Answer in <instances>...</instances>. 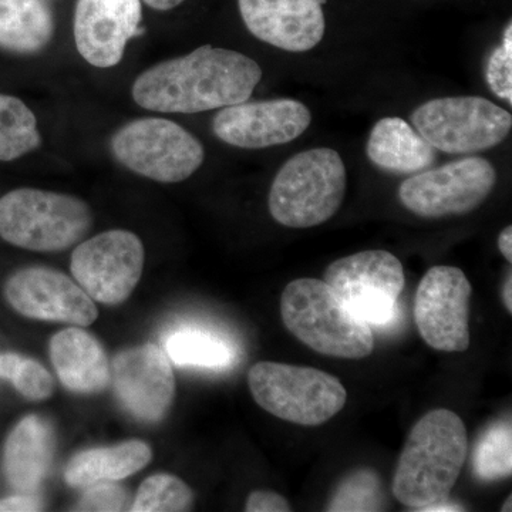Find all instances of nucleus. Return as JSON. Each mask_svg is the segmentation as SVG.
I'll return each instance as SVG.
<instances>
[{
    "mask_svg": "<svg viewBox=\"0 0 512 512\" xmlns=\"http://www.w3.org/2000/svg\"><path fill=\"white\" fill-rule=\"evenodd\" d=\"M504 305L508 312H512V276L508 275L503 291Z\"/></svg>",
    "mask_w": 512,
    "mask_h": 512,
    "instance_id": "f704fd0d",
    "label": "nucleus"
},
{
    "mask_svg": "<svg viewBox=\"0 0 512 512\" xmlns=\"http://www.w3.org/2000/svg\"><path fill=\"white\" fill-rule=\"evenodd\" d=\"M43 504L35 494H16L0 500V512L42 511Z\"/></svg>",
    "mask_w": 512,
    "mask_h": 512,
    "instance_id": "2f4dec72",
    "label": "nucleus"
},
{
    "mask_svg": "<svg viewBox=\"0 0 512 512\" xmlns=\"http://www.w3.org/2000/svg\"><path fill=\"white\" fill-rule=\"evenodd\" d=\"M468 453L466 424L447 409L431 410L416 424L394 471V498L406 507L423 511L447 501Z\"/></svg>",
    "mask_w": 512,
    "mask_h": 512,
    "instance_id": "f03ea898",
    "label": "nucleus"
},
{
    "mask_svg": "<svg viewBox=\"0 0 512 512\" xmlns=\"http://www.w3.org/2000/svg\"><path fill=\"white\" fill-rule=\"evenodd\" d=\"M333 292L372 328L393 323L406 276L400 259L387 251H363L340 258L326 268Z\"/></svg>",
    "mask_w": 512,
    "mask_h": 512,
    "instance_id": "1a4fd4ad",
    "label": "nucleus"
},
{
    "mask_svg": "<svg viewBox=\"0 0 512 512\" xmlns=\"http://www.w3.org/2000/svg\"><path fill=\"white\" fill-rule=\"evenodd\" d=\"M144 261L141 239L133 232L113 229L74 249L70 269L93 301L114 306L126 302L137 288Z\"/></svg>",
    "mask_w": 512,
    "mask_h": 512,
    "instance_id": "9b49d317",
    "label": "nucleus"
},
{
    "mask_svg": "<svg viewBox=\"0 0 512 512\" xmlns=\"http://www.w3.org/2000/svg\"><path fill=\"white\" fill-rule=\"evenodd\" d=\"M0 377L9 380L30 402H43L55 393V379L49 370L19 353L0 355Z\"/></svg>",
    "mask_w": 512,
    "mask_h": 512,
    "instance_id": "cd10ccee",
    "label": "nucleus"
},
{
    "mask_svg": "<svg viewBox=\"0 0 512 512\" xmlns=\"http://www.w3.org/2000/svg\"><path fill=\"white\" fill-rule=\"evenodd\" d=\"M436 148L407 121L386 117L377 121L367 141L366 153L380 170L396 175H414L436 161Z\"/></svg>",
    "mask_w": 512,
    "mask_h": 512,
    "instance_id": "aec40b11",
    "label": "nucleus"
},
{
    "mask_svg": "<svg viewBox=\"0 0 512 512\" xmlns=\"http://www.w3.org/2000/svg\"><path fill=\"white\" fill-rule=\"evenodd\" d=\"M261 79V66L251 57L207 45L146 70L131 94L146 110L195 114L248 101Z\"/></svg>",
    "mask_w": 512,
    "mask_h": 512,
    "instance_id": "f257e3e1",
    "label": "nucleus"
},
{
    "mask_svg": "<svg viewBox=\"0 0 512 512\" xmlns=\"http://www.w3.org/2000/svg\"><path fill=\"white\" fill-rule=\"evenodd\" d=\"M248 386L265 412L299 426L325 424L348 402L340 380L313 367L259 362L249 370Z\"/></svg>",
    "mask_w": 512,
    "mask_h": 512,
    "instance_id": "423d86ee",
    "label": "nucleus"
},
{
    "mask_svg": "<svg viewBox=\"0 0 512 512\" xmlns=\"http://www.w3.org/2000/svg\"><path fill=\"white\" fill-rule=\"evenodd\" d=\"M471 288L456 266H433L421 279L414 298V320L424 342L441 352L470 348Z\"/></svg>",
    "mask_w": 512,
    "mask_h": 512,
    "instance_id": "f8f14e48",
    "label": "nucleus"
},
{
    "mask_svg": "<svg viewBox=\"0 0 512 512\" xmlns=\"http://www.w3.org/2000/svg\"><path fill=\"white\" fill-rule=\"evenodd\" d=\"M164 343L165 355L180 367L221 370L235 362V350L227 340L204 330H175Z\"/></svg>",
    "mask_w": 512,
    "mask_h": 512,
    "instance_id": "5701e85b",
    "label": "nucleus"
},
{
    "mask_svg": "<svg viewBox=\"0 0 512 512\" xmlns=\"http://www.w3.org/2000/svg\"><path fill=\"white\" fill-rule=\"evenodd\" d=\"M153 460V450L140 440L80 451L64 470V480L74 488L99 483H116L134 476Z\"/></svg>",
    "mask_w": 512,
    "mask_h": 512,
    "instance_id": "412c9836",
    "label": "nucleus"
},
{
    "mask_svg": "<svg viewBox=\"0 0 512 512\" xmlns=\"http://www.w3.org/2000/svg\"><path fill=\"white\" fill-rule=\"evenodd\" d=\"M42 143L36 116L18 97L0 94V161L18 160Z\"/></svg>",
    "mask_w": 512,
    "mask_h": 512,
    "instance_id": "b1692460",
    "label": "nucleus"
},
{
    "mask_svg": "<svg viewBox=\"0 0 512 512\" xmlns=\"http://www.w3.org/2000/svg\"><path fill=\"white\" fill-rule=\"evenodd\" d=\"M424 512H441V511H463V508L460 505H451L447 504L446 501L443 503L430 505V507H426L423 510Z\"/></svg>",
    "mask_w": 512,
    "mask_h": 512,
    "instance_id": "c9c22d12",
    "label": "nucleus"
},
{
    "mask_svg": "<svg viewBox=\"0 0 512 512\" xmlns=\"http://www.w3.org/2000/svg\"><path fill=\"white\" fill-rule=\"evenodd\" d=\"M511 500H512V497L510 495V497H508V500L505 501V503H504L503 512H505V511L510 512L512 510V508H511Z\"/></svg>",
    "mask_w": 512,
    "mask_h": 512,
    "instance_id": "e433bc0d",
    "label": "nucleus"
},
{
    "mask_svg": "<svg viewBox=\"0 0 512 512\" xmlns=\"http://www.w3.org/2000/svg\"><path fill=\"white\" fill-rule=\"evenodd\" d=\"M497 184L490 161L467 157L412 175L400 185L406 210L421 218L466 215L480 207Z\"/></svg>",
    "mask_w": 512,
    "mask_h": 512,
    "instance_id": "9d476101",
    "label": "nucleus"
},
{
    "mask_svg": "<svg viewBox=\"0 0 512 512\" xmlns=\"http://www.w3.org/2000/svg\"><path fill=\"white\" fill-rule=\"evenodd\" d=\"M485 79L495 96L512 104V25L505 29L501 46L491 53Z\"/></svg>",
    "mask_w": 512,
    "mask_h": 512,
    "instance_id": "c85d7f7f",
    "label": "nucleus"
},
{
    "mask_svg": "<svg viewBox=\"0 0 512 512\" xmlns=\"http://www.w3.org/2000/svg\"><path fill=\"white\" fill-rule=\"evenodd\" d=\"M111 382L121 406L144 423H158L173 406V367L164 350L151 343L121 350L111 365Z\"/></svg>",
    "mask_w": 512,
    "mask_h": 512,
    "instance_id": "4468645a",
    "label": "nucleus"
},
{
    "mask_svg": "<svg viewBox=\"0 0 512 512\" xmlns=\"http://www.w3.org/2000/svg\"><path fill=\"white\" fill-rule=\"evenodd\" d=\"M498 249L501 254L508 262H512V227L508 225L501 231L500 237H498Z\"/></svg>",
    "mask_w": 512,
    "mask_h": 512,
    "instance_id": "473e14b6",
    "label": "nucleus"
},
{
    "mask_svg": "<svg viewBox=\"0 0 512 512\" xmlns=\"http://www.w3.org/2000/svg\"><path fill=\"white\" fill-rule=\"evenodd\" d=\"M55 30L52 12L43 0H0V47L13 53L40 52Z\"/></svg>",
    "mask_w": 512,
    "mask_h": 512,
    "instance_id": "4be33fe9",
    "label": "nucleus"
},
{
    "mask_svg": "<svg viewBox=\"0 0 512 512\" xmlns=\"http://www.w3.org/2000/svg\"><path fill=\"white\" fill-rule=\"evenodd\" d=\"M328 0H238L249 32L285 52H309L326 29L322 6Z\"/></svg>",
    "mask_w": 512,
    "mask_h": 512,
    "instance_id": "f3484780",
    "label": "nucleus"
},
{
    "mask_svg": "<svg viewBox=\"0 0 512 512\" xmlns=\"http://www.w3.org/2000/svg\"><path fill=\"white\" fill-rule=\"evenodd\" d=\"M412 123L437 151L473 154L503 143L510 134L512 116L484 97H443L417 107Z\"/></svg>",
    "mask_w": 512,
    "mask_h": 512,
    "instance_id": "6e6552de",
    "label": "nucleus"
},
{
    "mask_svg": "<svg viewBox=\"0 0 512 512\" xmlns=\"http://www.w3.org/2000/svg\"><path fill=\"white\" fill-rule=\"evenodd\" d=\"M128 494L114 483H99L86 487L74 511H124L127 510Z\"/></svg>",
    "mask_w": 512,
    "mask_h": 512,
    "instance_id": "c756f323",
    "label": "nucleus"
},
{
    "mask_svg": "<svg viewBox=\"0 0 512 512\" xmlns=\"http://www.w3.org/2000/svg\"><path fill=\"white\" fill-rule=\"evenodd\" d=\"M281 316L286 329L320 355L356 360L375 349L372 328L320 279L289 282L281 296Z\"/></svg>",
    "mask_w": 512,
    "mask_h": 512,
    "instance_id": "7ed1b4c3",
    "label": "nucleus"
},
{
    "mask_svg": "<svg viewBox=\"0 0 512 512\" xmlns=\"http://www.w3.org/2000/svg\"><path fill=\"white\" fill-rule=\"evenodd\" d=\"M474 473L481 481L493 483L511 477L512 429L510 421H497L485 430L473 457Z\"/></svg>",
    "mask_w": 512,
    "mask_h": 512,
    "instance_id": "393cba45",
    "label": "nucleus"
},
{
    "mask_svg": "<svg viewBox=\"0 0 512 512\" xmlns=\"http://www.w3.org/2000/svg\"><path fill=\"white\" fill-rule=\"evenodd\" d=\"M56 436L52 424L37 414L23 417L3 447V471L20 494H36L52 467Z\"/></svg>",
    "mask_w": 512,
    "mask_h": 512,
    "instance_id": "a211bd4d",
    "label": "nucleus"
},
{
    "mask_svg": "<svg viewBox=\"0 0 512 512\" xmlns=\"http://www.w3.org/2000/svg\"><path fill=\"white\" fill-rule=\"evenodd\" d=\"M92 225L89 205L73 195L19 188L0 198V238L28 251H64Z\"/></svg>",
    "mask_w": 512,
    "mask_h": 512,
    "instance_id": "39448f33",
    "label": "nucleus"
},
{
    "mask_svg": "<svg viewBox=\"0 0 512 512\" xmlns=\"http://www.w3.org/2000/svg\"><path fill=\"white\" fill-rule=\"evenodd\" d=\"M143 2L156 10H170L177 8V6H180L185 0H143Z\"/></svg>",
    "mask_w": 512,
    "mask_h": 512,
    "instance_id": "72a5a7b5",
    "label": "nucleus"
},
{
    "mask_svg": "<svg viewBox=\"0 0 512 512\" xmlns=\"http://www.w3.org/2000/svg\"><path fill=\"white\" fill-rule=\"evenodd\" d=\"M346 185V167L338 151H302L276 174L269 191V212L284 227H318L342 207Z\"/></svg>",
    "mask_w": 512,
    "mask_h": 512,
    "instance_id": "20e7f679",
    "label": "nucleus"
},
{
    "mask_svg": "<svg viewBox=\"0 0 512 512\" xmlns=\"http://www.w3.org/2000/svg\"><path fill=\"white\" fill-rule=\"evenodd\" d=\"M311 123V111L301 101H244L224 107L212 120V131L229 146L259 150L291 143Z\"/></svg>",
    "mask_w": 512,
    "mask_h": 512,
    "instance_id": "2eb2a0df",
    "label": "nucleus"
},
{
    "mask_svg": "<svg viewBox=\"0 0 512 512\" xmlns=\"http://www.w3.org/2000/svg\"><path fill=\"white\" fill-rule=\"evenodd\" d=\"M384 505L386 497L376 471L360 468L343 478L330 498L328 511H382Z\"/></svg>",
    "mask_w": 512,
    "mask_h": 512,
    "instance_id": "bb28decb",
    "label": "nucleus"
},
{
    "mask_svg": "<svg viewBox=\"0 0 512 512\" xmlns=\"http://www.w3.org/2000/svg\"><path fill=\"white\" fill-rule=\"evenodd\" d=\"M111 151L128 170L165 184L190 178L205 157L200 140L167 119L131 121L111 138Z\"/></svg>",
    "mask_w": 512,
    "mask_h": 512,
    "instance_id": "0eeeda50",
    "label": "nucleus"
},
{
    "mask_svg": "<svg viewBox=\"0 0 512 512\" xmlns=\"http://www.w3.org/2000/svg\"><path fill=\"white\" fill-rule=\"evenodd\" d=\"M140 22V0H79L73 28L77 50L92 66H116L128 40L140 33Z\"/></svg>",
    "mask_w": 512,
    "mask_h": 512,
    "instance_id": "dca6fc26",
    "label": "nucleus"
},
{
    "mask_svg": "<svg viewBox=\"0 0 512 512\" xmlns=\"http://www.w3.org/2000/svg\"><path fill=\"white\" fill-rule=\"evenodd\" d=\"M6 301L26 318L90 326L99 318L93 299L69 276L55 269H20L5 285Z\"/></svg>",
    "mask_w": 512,
    "mask_h": 512,
    "instance_id": "ddd939ff",
    "label": "nucleus"
},
{
    "mask_svg": "<svg viewBox=\"0 0 512 512\" xmlns=\"http://www.w3.org/2000/svg\"><path fill=\"white\" fill-rule=\"evenodd\" d=\"M291 504L285 497L274 491L258 490L249 494L245 511L247 512H289Z\"/></svg>",
    "mask_w": 512,
    "mask_h": 512,
    "instance_id": "7c9ffc66",
    "label": "nucleus"
},
{
    "mask_svg": "<svg viewBox=\"0 0 512 512\" xmlns=\"http://www.w3.org/2000/svg\"><path fill=\"white\" fill-rule=\"evenodd\" d=\"M194 493L181 478L173 474H154L138 488L131 512H183L190 511Z\"/></svg>",
    "mask_w": 512,
    "mask_h": 512,
    "instance_id": "a878e982",
    "label": "nucleus"
},
{
    "mask_svg": "<svg viewBox=\"0 0 512 512\" xmlns=\"http://www.w3.org/2000/svg\"><path fill=\"white\" fill-rule=\"evenodd\" d=\"M49 355L60 382L70 392L97 394L111 382V369L99 340L80 328L56 333L49 343Z\"/></svg>",
    "mask_w": 512,
    "mask_h": 512,
    "instance_id": "6ab92c4d",
    "label": "nucleus"
}]
</instances>
